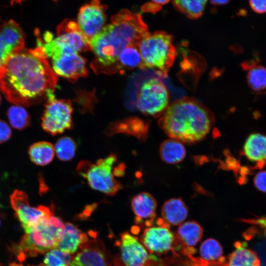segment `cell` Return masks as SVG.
<instances>
[{
  "mask_svg": "<svg viewBox=\"0 0 266 266\" xmlns=\"http://www.w3.org/2000/svg\"><path fill=\"white\" fill-rule=\"evenodd\" d=\"M249 2L254 11L258 13L266 12V0H251Z\"/></svg>",
  "mask_w": 266,
  "mask_h": 266,
  "instance_id": "35",
  "label": "cell"
},
{
  "mask_svg": "<svg viewBox=\"0 0 266 266\" xmlns=\"http://www.w3.org/2000/svg\"><path fill=\"white\" fill-rule=\"evenodd\" d=\"M245 221L260 226L264 229V233L266 235V216L258 217Z\"/></svg>",
  "mask_w": 266,
  "mask_h": 266,
  "instance_id": "37",
  "label": "cell"
},
{
  "mask_svg": "<svg viewBox=\"0 0 266 266\" xmlns=\"http://www.w3.org/2000/svg\"><path fill=\"white\" fill-rule=\"evenodd\" d=\"M150 33L141 15L122 9L111 17V23L90 40L96 56L91 66L98 73H112L121 51L128 46L138 45Z\"/></svg>",
  "mask_w": 266,
  "mask_h": 266,
  "instance_id": "2",
  "label": "cell"
},
{
  "mask_svg": "<svg viewBox=\"0 0 266 266\" xmlns=\"http://www.w3.org/2000/svg\"><path fill=\"white\" fill-rule=\"evenodd\" d=\"M73 108L70 100L53 97L46 101L41 117L43 129L52 135L72 129Z\"/></svg>",
  "mask_w": 266,
  "mask_h": 266,
  "instance_id": "9",
  "label": "cell"
},
{
  "mask_svg": "<svg viewBox=\"0 0 266 266\" xmlns=\"http://www.w3.org/2000/svg\"><path fill=\"white\" fill-rule=\"evenodd\" d=\"M72 257L58 248H54L46 252L43 265L44 266H69Z\"/></svg>",
  "mask_w": 266,
  "mask_h": 266,
  "instance_id": "32",
  "label": "cell"
},
{
  "mask_svg": "<svg viewBox=\"0 0 266 266\" xmlns=\"http://www.w3.org/2000/svg\"><path fill=\"white\" fill-rule=\"evenodd\" d=\"M162 8V5L159 4L156 0H152L143 4L141 10L144 12L155 13Z\"/></svg>",
  "mask_w": 266,
  "mask_h": 266,
  "instance_id": "36",
  "label": "cell"
},
{
  "mask_svg": "<svg viewBox=\"0 0 266 266\" xmlns=\"http://www.w3.org/2000/svg\"><path fill=\"white\" fill-rule=\"evenodd\" d=\"M69 266H111L105 247L101 240H88L72 258Z\"/></svg>",
  "mask_w": 266,
  "mask_h": 266,
  "instance_id": "16",
  "label": "cell"
},
{
  "mask_svg": "<svg viewBox=\"0 0 266 266\" xmlns=\"http://www.w3.org/2000/svg\"><path fill=\"white\" fill-rule=\"evenodd\" d=\"M254 185L258 190L266 193V170L261 171L255 175Z\"/></svg>",
  "mask_w": 266,
  "mask_h": 266,
  "instance_id": "33",
  "label": "cell"
},
{
  "mask_svg": "<svg viewBox=\"0 0 266 266\" xmlns=\"http://www.w3.org/2000/svg\"><path fill=\"white\" fill-rule=\"evenodd\" d=\"M229 1L228 0H211L210 3L214 5H222L227 4Z\"/></svg>",
  "mask_w": 266,
  "mask_h": 266,
  "instance_id": "38",
  "label": "cell"
},
{
  "mask_svg": "<svg viewBox=\"0 0 266 266\" xmlns=\"http://www.w3.org/2000/svg\"><path fill=\"white\" fill-rule=\"evenodd\" d=\"M57 81L41 45L14 53L0 68V90L15 105L30 106L54 97Z\"/></svg>",
  "mask_w": 266,
  "mask_h": 266,
  "instance_id": "1",
  "label": "cell"
},
{
  "mask_svg": "<svg viewBox=\"0 0 266 266\" xmlns=\"http://www.w3.org/2000/svg\"><path fill=\"white\" fill-rule=\"evenodd\" d=\"M54 40L60 46L77 53L92 50L90 42L80 29L77 22L65 19L57 27Z\"/></svg>",
  "mask_w": 266,
  "mask_h": 266,
  "instance_id": "13",
  "label": "cell"
},
{
  "mask_svg": "<svg viewBox=\"0 0 266 266\" xmlns=\"http://www.w3.org/2000/svg\"><path fill=\"white\" fill-rule=\"evenodd\" d=\"M186 149L182 142L173 139L163 141L160 147L162 160L169 164L181 162L185 157Z\"/></svg>",
  "mask_w": 266,
  "mask_h": 266,
  "instance_id": "25",
  "label": "cell"
},
{
  "mask_svg": "<svg viewBox=\"0 0 266 266\" xmlns=\"http://www.w3.org/2000/svg\"><path fill=\"white\" fill-rule=\"evenodd\" d=\"M0 100H1V97H0Z\"/></svg>",
  "mask_w": 266,
  "mask_h": 266,
  "instance_id": "40",
  "label": "cell"
},
{
  "mask_svg": "<svg viewBox=\"0 0 266 266\" xmlns=\"http://www.w3.org/2000/svg\"><path fill=\"white\" fill-rule=\"evenodd\" d=\"M55 148L50 142L39 141L32 144L29 149V155L31 161L38 166H45L53 160Z\"/></svg>",
  "mask_w": 266,
  "mask_h": 266,
  "instance_id": "26",
  "label": "cell"
},
{
  "mask_svg": "<svg viewBox=\"0 0 266 266\" xmlns=\"http://www.w3.org/2000/svg\"><path fill=\"white\" fill-rule=\"evenodd\" d=\"M125 168L123 163H118L117 156L111 154L98 160L95 163L81 161L78 164L76 171L86 180L92 189L113 196L122 189V184L116 178L122 176Z\"/></svg>",
  "mask_w": 266,
  "mask_h": 266,
  "instance_id": "4",
  "label": "cell"
},
{
  "mask_svg": "<svg viewBox=\"0 0 266 266\" xmlns=\"http://www.w3.org/2000/svg\"><path fill=\"white\" fill-rule=\"evenodd\" d=\"M203 234V230L200 224L189 221L178 226L174 235L184 246L192 249L200 241Z\"/></svg>",
  "mask_w": 266,
  "mask_h": 266,
  "instance_id": "23",
  "label": "cell"
},
{
  "mask_svg": "<svg viewBox=\"0 0 266 266\" xmlns=\"http://www.w3.org/2000/svg\"><path fill=\"white\" fill-rule=\"evenodd\" d=\"M173 38L166 32L149 33L138 44L144 67L155 69L162 76L166 77L176 57Z\"/></svg>",
  "mask_w": 266,
  "mask_h": 266,
  "instance_id": "6",
  "label": "cell"
},
{
  "mask_svg": "<svg viewBox=\"0 0 266 266\" xmlns=\"http://www.w3.org/2000/svg\"><path fill=\"white\" fill-rule=\"evenodd\" d=\"M169 94L164 84L153 78L145 81L140 87L136 99V106L146 115H162L169 104Z\"/></svg>",
  "mask_w": 266,
  "mask_h": 266,
  "instance_id": "8",
  "label": "cell"
},
{
  "mask_svg": "<svg viewBox=\"0 0 266 266\" xmlns=\"http://www.w3.org/2000/svg\"><path fill=\"white\" fill-rule=\"evenodd\" d=\"M106 8L99 0H93L80 8L77 24L90 42L104 27Z\"/></svg>",
  "mask_w": 266,
  "mask_h": 266,
  "instance_id": "12",
  "label": "cell"
},
{
  "mask_svg": "<svg viewBox=\"0 0 266 266\" xmlns=\"http://www.w3.org/2000/svg\"><path fill=\"white\" fill-rule=\"evenodd\" d=\"M188 208L181 198H171L166 201L161 208V223L169 228L184 222Z\"/></svg>",
  "mask_w": 266,
  "mask_h": 266,
  "instance_id": "20",
  "label": "cell"
},
{
  "mask_svg": "<svg viewBox=\"0 0 266 266\" xmlns=\"http://www.w3.org/2000/svg\"><path fill=\"white\" fill-rule=\"evenodd\" d=\"M207 2V0H180L172 1L176 9L191 19L198 18L202 15Z\"/></svg>",
  "mask_w": 266,
  "mask_h": 266,
  "instance_id": "27",
  "label": "cell"
},
{
  "mask_svg": "<svg viewBox=\"0 0 266 266\" xmlns=\"http://www.w3.org/2000/svg\"><path fill=\"white\" fill-rule=\"evenodd\" d=\"M12 134L9 125L4 121L0 120V143L7 141Z\"/></svg>",
  "mask_w": 266,
  "mask_h": 266,
  "instance_id": "34",
  "label": "cell"
},
{
  "mask_svg": "<svg viewBox=\"0 0 266 266\" xmlns=\"http://www.w3.org/2000/svg\"><path fill=\"white\" fill-rule=\"evenodd\" d=\"M131 204L136 224L148 227L152 226L156 218L157 202L150 194L141 192L136 194L132 198Z\"/></svg>",
  "mask_w": 266,
  "mask_h": 266,
  "instance_id": "17",
  "label": "cell"
},
{
  "mask_svg": "<svg viewBox=\"0 0 266 266\" xmlns=\"http://www.w3.org/2000/svg\"><path fill=\"white\" fill-rule=\"evenodd\" d=\"M148 125L147 122L135 117H132L110 123L105 130L107 136L122 133L145 140L148 134Z\"/></svg>",
  "mask_w": 266,
  "mask_h": 266,
  "instance_id": "18",
  "label": "cell"
},
{
  "mask_svg": "<svg viewBox=\"0 0 266 266\" xmlns=\"http://www.w3.org/2000/svg\"></svg>",
  "mask_w": 266,
  "mask_h": 266,
  "instance_id": "41",
  "label": "cell"
},
{
  "mask_svg": "<svg viewBox=\"0 0 266 266\" xmlns=\"http://www.w3.org/2000/svg\"><path fill=\"white\" fill-rule=\"evenodd\" d=\"M10 198L11 206L25 232L53 215L51 208L47 206H32L27 195L22 191L15 190Z\"/></svg>",
  "mask_w": 266,
  "mask_h": 266,
  "instance_id": "10",
  "label": "cell"
},
{
  "mask_svg": "<svg viewBox=\"0 0 266 266\" xmlns=\"http://www.w3.org/2000/svg\"><path fill=\"white\" fill-rule=\"evenodd\" d=\"M54 148L59 159L62 161H69L75 156L76 144L71 137L64 136L57 141Z\"/></svg>",
  "mask_w": 266,
  "mask_h": 266,
  "instance_id": "30",
  "label": "cell"
},
{
  "mask_svg": "<svg viewBox=\"0 0 266 266\" xmlns=\"http://www.w3.org/2000/svg\"><path fill=\"white\" fill-rule=\"evenodd\" d=\"M214 122L212 112L195 99L184 97L170 103L159 121L171 139L191 144L206 137Z\"/></svg>",
  "mask_w": 266,
  "mask_h": 266,
  "instance_id": "3",
  "label": "cell"
},
{
  "mask_svg": "<svg viewBox=\"0 0 266 266\" xmlns=\"http://www.w3.org/2000/svg\"><path fill=\"white\" fill-rule=\"evenodd\" d=\"M41 43L47 56L52 62V68L56 75L75 80L87 75L86 60L78 53L56 44L53 37Z\"/></svg>",
  "mask_w": 266,
  "mask_h": 266,
  "instance_id": "7",
  "label": "cell"
},
{
  "mask_svg": "<svg viewBox=\"0 0 266 266\" xmlns=\"http://www.w3.org/2000/svg\"><path fill=\"white\" fill-rule=\"evenodd\" d=\"M199 251L200 257L207 261L221 260L223 255L222 245L213 238L203 241L200 246Z\"/></svg>",
  "mask_w": 266,
  "mask_h": 266,
  "instance_id": "29",
  "label": "cell"
},
{
  "mask_svg": "<svg viewBox=\"0 0 266 266\" xmlns=\"http://www.w3.org/2000/svg\"><path fill=\"white\" fill-rule=\"evenodd\" d=\"M135 68H144L138 45H131L119 53L113 68V73Z\"/></svg>",
  "mask_w": 266,
  "mask_h": 266,
  "instance_id": "22",
  "label": "cell"
},
{
  "mask_svg": "<svg viewBox=\"0 0 266 266\" xmlns=\"http://www.w3.org/2000/svg\"><path fill=\"white\" fill-rule=\"evenodd\" d=\"M7 115L10 125L16 129L23 130L30 124V116L26 109L22 106H11L7 110Z\"/></svg>",
  "mask_w": 266,
  "mask_h": 266,
  "instance_id": "28",
  "label": "cell"
},
{
  "mask_svg": "<svg viewBox=\"0 0 266 266\" xmlns=\"http://www.w3.org/2000/svg\"><path fill=\"white\" fill-rule=\"evenodd\" d=\"M25 38L22 28L13 20L0 25V68L12 54L25 48Z\"/></svg>",
  "mask_w": 266,
  "mask_h": 266,
  "instance_id": "14",
  "label": "cell"
},
{
  "mask_svg": "<svg viewBox=\"0 0 266 266\" xmlns=\"http://www.w3.org/2000/svg\"><path fill=\"white\" fill-rule=\"evenodd\" d=\"M243 154L253 164V169L263 168L266 164V135L259 133L249 135L244 144Z\"/></svg>",
  "mask_w": 266,
  "mask_h": 266,
  "instance_id": "19",
  "label": "cell"
},
{
  "mask_svg": "<svg viewBox=\"0 0 266 266\" xmlns=\"http://www.w3.org/2000/svg\"><path fill=\"white\" fill-rule=\"evenodd\" d=\"M89 240L87 235L71 223H66L57 248L72 254L75 253Z\"/></svg>",
  "mask_w": 266,
  "mask_h": 266,
  "instance_id": "21",
  "label": "cell"
},
{
  "mask_svg": "<svg viewBox=\"0 0 266 266\" xmlns=\"http://www.w3.org/2000/svg\"><path fill=\"white\" fill-rule=\"evenodd\" d=\"M249 86L254 91H262L266 88V68L262 66L251 67L247 75Z\"/></svg>",
  "mask_w": 266,
  "mask_h": 266,
  "instance_id": "31",
  "label": "cell"
},
{
  "mask_svg": "<svg viewBox=\"0 0 266 266\" xmlns=\"http://www.w3.org/2000/svg\"><path fill=\"white\" fill-rule=\"evenodd\" d=\"M235 247L229 255L226 266H261L256 253L244 244L237 242Z\"/></svg>",
  "mask_w": 266,
  "mask_h": 266,
  "instance_id": "24",
  "label": "cell"
},
{
  "mask_svg": "<svg viewBox=\"0 0 266 266\" xmlns=\"http://www.w3.org/2000/svg\"><path fill=\"white\" fill-rule=\"evenodd\" d=\"M64 227L62 220L52 215L25 232L16 246L19 260H24L57 248Z\"/></svg>",
  "mask_w": 266,
  "mask_h": 266,
  "instance_id": "5",
  "label": "cell"
},
{
  "mask_svg": "<svg viewBox=\"0 0 266 266\" xmlns=\"http://www.w3.org/2000/svg\"><path fill=\"white\" fill-rule=\"evenodd\" d=\"M124 266H151L157 259L151 254L138 238L128 232L120 235L118 244Z\"/></svg>",
  "mask_w": 266,
  "mask_h": 266,
  "instance_id": "11",
  "label": "cell"
},
{
  "mask_svg": "<svg viewBox=\"0 0 266 266\" xmlns=\"http://www.w3.org/2000/svg\"><path fill=\"white\" fill-rule=\"evenodd\" d=\"M175 240L174 234L167 227L159 224L145 229L140 242L151 254H162L168 252Z\"/></svg>",
  "mask_w": 266,
  "mask_h": 266,
  "instance_id": "15",
  "label": "cell"
},
{
  "mask_svg": "<svg viewBox=\"0 0 266 266\" xmlns=\"http://www.w3.org/2000/svg\"><path fill=\"white\" fill-rule=\"evenodd\" d=\"M44 266V265H40V266Z\"/></svg>",
  "mask_w": 266,
  "mask_h": 266,
  "instance_id": "39",
  "label": "cell"
}]
</instances>
